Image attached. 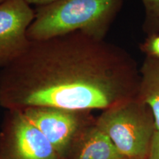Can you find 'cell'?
<instances>
[{"label":"cell","instance_id":"9","mask_svg":"<svg viewBox=\"0 0 159 159\" xmlns=\"http://www.w3.org/2000/svg\"><path fill=\"white\" fill-rule=\"evenodd\" d=\"M145 10V28L156 34L159 31V0H142Z\"/></svg>","mask_w":159,"mask_h":159},{"label":"cell","instance_id":"4","mask_svg":"<svg viewBox=\"0 0 159 159\" xmlns=\"http://www.w3.org/2000/svg\"><path fill=\"white\" fill-rule=\"evenodd\" d=\"M21 111L42 133L61 159H69L82 133L96 121L89 111L31 107Z\"/></svg>","mask_w":159,"mask_h":159},{"label":"cell","instance_id":"13","mask_svg":"<svg viewBox=\"0 0 159 159\" xmlns=\"http://www.w3.org/2000/svg\"><path fill=\"white\" fill-rule=\"evenodd\" d=\"M5 1H6V0H0V3L3 2H5Z\"/></svg>","mask_w":159,"mask_h":159},{"label":"cell","instance_id":"10","mask_svg":"<svg viewBox=\"0 0 159 159\" xmlns=\"http://www.w3.org/2000/svg\"><path fill=\"white\" fill-rule=\"evenodd\" d=\"M141 49L146 56L159 59V35L157 33L150 35L141 46Z\"/></svg>","mask_w":159,"mask_h":159},{"label":"cell","instance_id":"1","mask_svg":"<svg viewBox=\"0 0 159 159\" xmlns=\"http://www.w3.org/2000/svg\"><path fill=\"white\" fill-rule=\"evenodd\" d=\"M140 75L126 51L82 32L30 41L0 70V105L106 110L137 96Z\"/></svg>","mask_w":159,"mask_h":159},{"label":"cell","instance_id":"6","mask_svg":"<svg viewBox=\"0 0 159 159\" xmlns=\"http://www.w3.org/2000/svg\"><path fill=\"white\" fill-rule=\"evenodd\" d=\"M35 11L24 0L0 3V68L23 53L30 40L27 30Z\"/></svg>","mask_w":159,"mask_h":159},{"label":"cell","instance_id":"12","mask_svg":"<svg viewBox=\"0 0 159 159\" xmlns=\"http://www.w3.org/2000/svg\"><path fill=\"white\" fill-rule=\"evenodd\" d=\"M27 2L28 5H39L40 7H42V6H46L50 5L54 2H56L60 0H24Z\"/></svg>","mask_w":159,"mask_h":159},{"label":"cell","instance_id":"2","mask_svg":"<svg viewBox=\"0 0 159 159\" xmlns=\"http://www.w3.org/2000/svg\"><path fill=\"white\" fill-rule=\"evenodd\" d=\"M122 0H60L39 7L27 30L30 41H41L74 32L104 39Z\"/></svg>","mask_w":159,"mask_h":159},{"label":"cell","instance_id":"5","mask_svg":"<svg viewBox=\"0 0 159 159\" xmlns=\"http://www.w3.org/2000/svg\"><path fill=\"white\" fill-rule=\"evenodd\" d=\"M0 159H61L21 111L6 113L0 131Z\"/></svg>","mask_w":159,"mask_h":159},{"label":"cell","instance_id":"7","mask_svg":"<svg viewBox=\"0 0 159 159\" xmlns=\"http://www.w3.org/2000/svg\"><path fill=\"white\" fill-rule=\"evenodd\" d=\"M69 159H125L99 129L96 121L87 127L77 139Z\"/></svg>","mask_w":159,"mask_h":159},{"label":"cell","instance_id":"11","mask_svg":"<svg viewBox=\"0 0 159 159\" xmlns=\"http://www.w3.org/2000/svg\"><path fill=\"white\" fill-rule=\"evenodd\" d=\"M144 159H159V133L158 131L154 135L150 150Z\"/></svg>","mask_w":159,"mask_h":159},{"label":"cell","instance_id":"3","mask_svg":"<svg viewBox=\"0 0 159 159\" xmlns=\"http://www.w3.org/2000/svg\"><path fill=\"white\" fill-rule=\"evenodd\" d=\"M96 125L125 159H144L156 132L152 111L138 97L102 111Z\"/></svg>","mask_w":159,"mask_h":159},{"label":"cell","instance_id":"8","mask_svg":"<svg viewBox=\"0 0 159 159\" xmlns=\"http://www.w3.org/2000/svg\"><path fill=\"white\" fill-rule=\"evenodd\" d=\"M137 97L150 108L159 133V59L146 56L140 71Z\"/></svg>","mask_w":159,"mask_h":159}]
</instances>
